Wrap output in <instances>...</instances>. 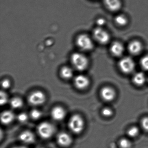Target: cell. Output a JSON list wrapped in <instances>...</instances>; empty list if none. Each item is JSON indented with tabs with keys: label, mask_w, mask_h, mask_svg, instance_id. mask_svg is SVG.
Here are the masks:
<instances>
[{
	"label": "cell",
	"mask_w": 148,
	"mask_h": 148,
	"mask_svg": "<svg viewBox=\"0 0 148 148\" xmlns=\"http://www.w3.org/2000/svg\"><path fill=\"white\" fill-rule=\"evenodd\" d=\"M71 60L73 69L79 71H85L89 66V59L82 52H77L73 53Z\"/></svg>",
	"instance_id": "1"
},
{
	"label": "cell",
	"mask_w": 148,
	"mask_h": 148,
	"mask_svg": "<svg viewBox=\"0 0 148 148\" xmlns=\"http://www.w3.org/2000/svg\"><path fill=\"white\" fill-rule=\"evenodd\" d=\"M68 127L75 134H79L84 128L85 123L81 116L78 114L73 115L68 121Z\"/></svg>",
	"instance_id": "2"
},
{
	"label": "cell",
	"mask_w": 148,
	"mask_h": 148,
	"mask_svg": "<svg viewBox=\"0 0 148 148\" xmlns=\"http://www.w3.org/2000/svg\"><path fill=\"white\" fill-rule=\"evenodd\" d=\"M76 44L79 50L82 51H88L93 48V40L88 34H79L76 39Z\"/></svg>",
	"instance_id": "3"
},
{
	"label": "cell",
	"mask_w": 148,
	"mask_h": 148,
	"mask_svg": "<svg viewBox=\"0 0 148 148\" xmlns=\"http://www.w3.org/2000/svg\"><path fill=\"white\" fill-rule=\"evenodd\" d=\"M37 131L38 134L41 138L48 139L51 137L54 134L55 129L51 123L45 122L39 125Z\"/></svg>",
	"instance_id": "4"
},
{
	"label": "cell",
	"mask_w": 148,
	"mask_h": 148,
	"mask_svg": "<svg viewBox=\"0 0 148 148\" xmlns=\"http://www.w3.org/2000/svg\"><path fill=\"white\" fill-rule=\"evenodd\" d=\"M92 37L97 42L101 45H106L110 40V34L102 27H97L93 30Z\"/></svg>",
	"instance_id": "5"
},
{
	"label": "cell",
	"mask_w": 148,
	"mask_h": 148,
	"mask_svg": "<svg viewBox=\"0 0 148 148\" xmlns=\"http://www.w3.org/2000/svg\"><path fill=\"white\" fill-rule=\"evenodd\" d=\"M118 66L120 71L125 74L131 73L135 68L134 60L130 57L122 58L119 62Z\"/></svg>",
	"instance_id": "6"
},
{
	"label": "cell",
	"mask_w": 148,
	"mask_h": 148,
	"mask_svg": "<svg viewBox=\"0 0 148 148\" xmlns=\"http://www.w3.org/2000/svg\"><path fill=\"white\" fill-rule=\"evenodd\" d=\"M46 95L43 92L36 90L29 95L28 101L29 103L34 106H39L43 104L46 101Z\"/></svg>",
	"instance_id": "7"
},
{
	"label": "cell",
	"mask_w": 148,
	"mask_h": 148,
	"mask_svg": "<svg viewBox=\"0 0 148 148\" xmlns=\"http://www.w3.org/2000/svg\"><path fill=\"white\" fill-rule=\"evenodd\" d=\"M74 85L79 90H84L88 88L90 84L89 78L84 74H79L74 78Z\"/></svg>",
	"instance_id": "8"
},
{
	"label": "cell",
	"mask_w": 148,
	"mask_h": 148,
	"mask_svg": "<svg viewBox=\"0 0 148 148\" xmlns=\"http://www.w3.org/2000/svg\"><path fill=\"white\" fill-rule=\"evenodd\" d=\"M100 96L103 100L106 102L113 101L116 97L115 90L110 86H105L100 90Z\"/></svg>",
	"instance_id": "9"
},
{
	"label": "cell",
	"mask_w": 148,
	"mask_h": 148,
	"mask_svg": "<svg viewBox=\"0 0 148 148\" xmlns=\"http://www.w3.org/2000/svg\"><path fill=\"white\" fill-rule=\"evenodd\" d=\"M57 141L59 145L62 147L70 146L72 143V138L71 135L65 132L59 133L57 137Z\"/></svg>",
	"instance_id": "10"
},
{
	"label": "cell",
	"mask_w": 148,
	"mask_h": 148,
	"mask_svg": "<svg viewBox=\"0 0 148 148\" xmlns=\"http://www.w3.org/2000/svg\"><path fill=\"white\" fill-rule=\"evenodd\" d=\"M66 116L65 110L60 106H57L53 108L51 111L52 118L55 121H60L63 120Z\"/></svg>",
	"instance_id": "11"
},
{
	"label": "cell",
	"mask_w": 148,
	"mask_h": 148,
	"mask_svg": "<svg viewBox=\"0 0 148 148\" xmlns=\"http://www.w3.org/2000/svg\"><path fill=\"white\" fill-rule=\"evenodd\" d=\"M20 140L26 144H30L35 142V136L32 132L26 130L22 132L19 136Z\"/></svg>",
	"instance_id": "12"
},
{
	"label": "cell",
	"mask_w": 148,
	"mask_h": 148,
	"mask_svg": "<svg viewBox=\"0 0 148 148\" xmlns=\"http://www.w3.org/2000/svg\"><path fill=\"white\" fill-rule=\"evenodd\" d=\"M124 47L122 43L118 41L113 42L110 47V51L113 56L119 57L123 53Z\"/></svg>",
	"instance_id": "13"
},
{
	"label": "cell",
	"mask_w": 148,
	"mask_h": 148,
	"mask_svg": "<svg viewBox=\"0 0 148 148\" xmlns=\"http://www.w3.org/2000/svg\"><path fill=\"white\" fill-rule=\"evenodd\" d=\"M143 45L140 41L135 40L129 43L128 50L131 54L136 55L141 53L143 50Z\"/></svg>",
	"instance_id": "14"
},
{
	"label": "cell",
	"mask_w": 148,
	"mask_h": 148,
	"mask_svg": "<svg viewBox=\"0 0 148 148\" xmlns=\"http://www.w3.org/2000/svg\"><path fill=\"white\" fill-rule=\"evenodd\" d=\"M104 3L106 8L111 12H117L122 6L120 0H104Z\"/></svg>",
	"instance_id": "15"
},
{
	"label": "cell",
	"mask_w": 148,
	"mask_h": 148,
	"mask_svg": "<svg viewBox=\"0 0 148 148\" xmlns=\"http://www.w3.org/2000/svg\"><path fill=\"white\" fill-rule=\"evenodd\" d=\"M15 118L14 113L10 110L5 111L1 116V123L4 125H8L12 123Z\"/></svg>",
	"instance_id": "16"
},
{
	"label": "cell",
	"mask_w": 148,
	"mask_h": 148,
	"mask_svg": "<svg viewBox=\"0 0 148 148\" xmlns=\"http://www.w3.org/2000/svg\"><path fill=\"white\" fill-rule=\"evenodd\" d=\"M73 68L69 66H64L60 70V75L62 78L69 80L73 77L74 75Z\"/></svg>",
	"instance_id": "17"
},
{
	"label": "cell",
	"mask_w": 148,
	"mask_h": 148,
	"mask_svg": "<svg viewBox=\"0 0 148 148\" xmlns=\"http://www.w3.org/2000/svg\"><path fill=\"white\" fill-rule=\"evenodd\" d=\"M146 77L143 72H138L133 75L132 81L134 84L137 86H142L146 82Z\"/></svg>",
	"instance_id": "18"
},
{
	"label": "cell",
	"mask_w": 148,
	"mask_h": 148,
	"mask_svg": "<svg viewBox=\"0 0 148 148\" xmlns=\"http://www.w3.org/2000/svg\"><path fill=\"white\" fill-rule=\"evenodd\" d=\"M10 104L11 107L14 109H18L21 108L23 105V101L19 97H14L11 99Z\"/></svg>",
	"instance_id": "19"
},
{
	"label": "cell",
	"mask_w": 148,
	"mask_h": 148,
	"mask_svg": "<svg viewBox=\"0 0 148 148\" xmlns=\"http://www.w3.org/2000/svg\"><path fill=\"white\" fill-rule=\"evenodd\" d=\"M115 22L119 26H125L128 24V19L124 15L119 14L115 17Z\"/></svg>",
	"instance_id": "20"
},
{
	"label": "cell",
	"mask_w": 148,
	"mask_h": 148,
	"mask_svg": "<svg viewBox=\"0 0 148 148\" xmlns=\"http://www.w3.org/2000/svg\"><path fill=\"white\" fill-rule=\"evenodd\" d=\"M139 133V129L137 126H132L127 130V134L130 137L135 138L138 136Z\"/></svg>",
	"instance_id": "21"
},
{
	"label": "cell",
	"mask_w": 148,
	"mask_h": 148,
	"mask_svg": "<svg viewBox=\"0 0 148 148\" xmlns=\"http://www.w3.org/2000/svg\"><path fill=\"white\" fill-rule=\"evenodd\" d=\"M119 146L121 148H131L132 147V143L127 138H122L119 142Z\"/></svg>",
	"instance_id": "22"
},
{
	"label": "cell",
	"mask_w": 148,
	"mask_h": 148,
	"mask_svg": "<svg viewBox=\"0 0 148 148\" xmlns=\"http://www.w3.org/2000/svg\"><path fill=\"white\" fill-rule=\"evenodd\" d=\"M30 116L34 120L39 119L42 117V112L38 109H34L32 110L30 112Z\"/></svg>",
	"instance_id": "23"
},
{
	"label": "cell",
	"mask_w": 148,
	"mask_h": 148,
	"mask_svg": "<svg viewBox=\"0 0 148 148\" xmlns=\"http://www.w3.org/2000/svg\"><path fill=\"white\" fill-rule=\"evenodd\" d=\"M9 98L7 94L5 92H1L0 94V103L1 105H5L8 102Z\"/></svg>",
	"instance_id": "24"
},
{
	"label": "cell",
	"mask_w": 148,
	"mask_h": 148,
	"mask_svg": "<svg viewBox=\"0 0 148 148\" xmlns=\"http://www.w3.org/2000/svg\"><path fill=\"white\" fill-rule=\"evenodd\" d=\"M140 63L142 68L148 71V55L143 57L140 60Z\"/></svg>",
	"instance_id": "25"
},
{
	"label": "cell",
	"mask_w": 148,
	"mask_h": 148,
	"mask_svg": "<svg viewBox=\"0 0 148 148\" xmlns=\"http://www.w3.org/2000/svg\"><path fill=\"white\" fill-rule=\"evenodd\" d=\"M102 115L105 117H110L113 115V110L109 107L104 108L101 111Z\"/></svg>",
	"instance_id": "26"
},
{
	"label": "cell",
	"mask_w": 148,
	"mask_h": 148,
	"mask_svg": "<svg viewBox=\"0 0 148 148\" xmlns=\"http://www.w3.org/2000/svg\"><path fill=\"white\" fill-rule=\"evenodd\" d=\"M28 115L25 112H21L18 114L17 119L19 122L21 123H25L28 119Z\"/></svg>",
	"instance_id": "27"
},
{
	"label": "cell",
	"mask_w": 148,
	"mask_h": 148,
	"mask_svg": "<svg viewBox=\"0 0 148 148\" xmlns=\"http://www.w3.org/2000/svg\"><path fill=\"white\" fill-rule=\"evenodd\" d=\"M141 125L142 128L145 132H148V117H145L142 119L141 121Z\"/></svg>",
	"instance_id": "28"
},
{
	"label": "cell",
	"mask_w": 148,
	"mask_h": 148,
	"mask_svg": "<svg viewBox=\"0 0 148 148\" xmlns=\"http://www.w3.org/2000/svg\"><path fill=\"white\" fill-rule=\"evenodd\" d=\"M1 87L4 89H8L11 86V82L8 79H4L1 83Z\"/></svg>",
	"instance_id": "29"
},
{
	"label": "cell",
	"mask_w": 148,
	"mask_h": 148,
	"mask_svg": "<svg viewBox=\"0 0 148 148\" xmlns=\"http://www.w3.org/2000/svg\"><path fill=\"white\" fill-rule=\"evenodd\" d=\"M97 25L98 27H101L105 25L106 23V21L105 19L103 18H99L97 19Z\"/></svg>",
	"instance_id": "30"
},
{
	"label": "cell",
	"mask_w": 148,
	"mask_h": 148,
	"mask_svg": "<svg viewBox=\"0 0 148 148\" xmlns=\"http://www.w3.org/2000/svg\"><path fill=\"white\" fill-rule=\"evenodd\" d=\"M12 148H27V147H25L24 146H15V147H13Z\"/></svg>",
	"instance_id": "31"
},
{
	"label": "cell",
	"mask_w": 148,
	"mask_h": 148,
	"mask_svg": "<svg viewBox=\"0 0 148 148\" xmlns=\"http://www.w3.org/2000/svg\"><path fill=\"white\" fill-rule=\"evenodd\" d=\"M42 148V147H41V148Z\"/></svg>",
	"instance_id": "32"
}]
</instances>
